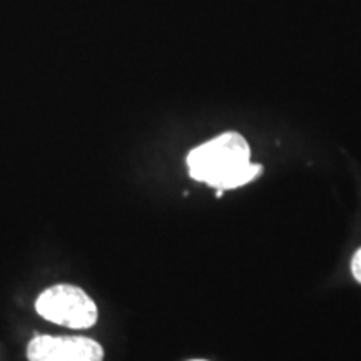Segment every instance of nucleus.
<instances>
[{"label":"nucleus","mask_w":361,"mask_h":361,"mask_svg":"<svg viewBox=\"0 0 361 361\" xmlns=\"http://www.w3.org/2000/svg\"><path fill=\"white\" fill-rule=\"evenodd\" d=\"M351 273H353L356 281L361 283V247L355 252L353 259H351Z\"/></svg>","instance_id":"4"},{"label":"nucleus","mask_w":361,"mask_h":361,"mask_svg":"<svg viewBox=\"0 0 361 361\" xmlns=\"http://www.w3.org/2000/svg\"><path fill=\"white\" fill-rule=\"evenodd\" d=\"M192 361H204V360H192Z\"/></svg>","instance_id":"5"},{"label":"nucleus","mask_w":361,"mask_h":361,"mask_svg":"<svg viewBox=\"0 0 361 361\" xmlns=\"http://www.w3.org/2000/svg\"><path fill=\"white\" fill-rule=\"evenodd\" d=\"M186 162L194 180L223 191L245 186L263 173V166L251 162L250 144L234 130L194 147Z\"/></svg>","instance_id":"1"},{"label":"nucleus","mask_w":361,"mask_h":361,"mask_svg":"<svg viewBox=\"0 0 361 361\" xmlns=\"http://www.w3.org/2000/svg\"><path fill=\"white\" fill-rule=\"evenodd\" d=\"M35 311L47 322L72 329L92 328L99 318L92 298L82 288L72 284H56L40 293Z\"/></svg>","instance_id":"2"},{"label":"nucleus","mask_w":361,"mask_h":361,"mask_svg":"<svg viewBox=\"0 0 361 361\" xmlns=\"http://www.w3.org/2000/svg\"><path fill=\"white\" fill-rule=\"evenodd\" d=\"M29 361H102L104 348L85 336H35L27 348Z\"/></svg>","instance_id":"3"}]
</instances>
